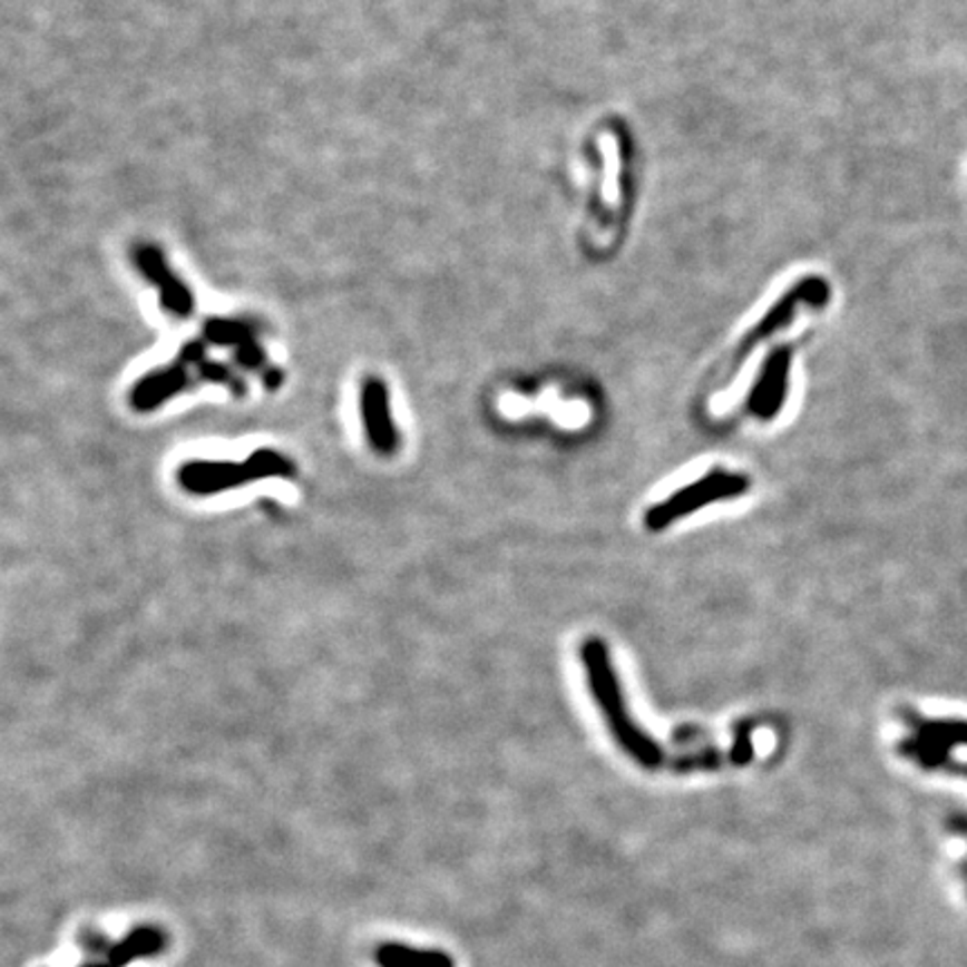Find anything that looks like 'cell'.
Segmentation results:
<instances>
[{"label": "cell", "instance_id": "obj_9", "mask_svg": "<svg viewBox=\"0 0 967 967\" xmlns=\"http://www.w3.org/2000/svg\"><path fill=\"white\" fill-rule=\"evenodd\" d=\"M954 775H960V778H967V764H963V762H958L956 766H954V771H951Z\"/></svg>", "mask_w": 967, "mask_h": 967}, {"label": "cell", "instance_id": "obj_7", "mask_svg": "<svg viewBox=\"0 0 967 967\" xmlns=\"http://www.w3.org/2000/svg\"><path fill=\"white\" fill-rule=\"evenodd\" d=\"M139 265L141 270H146L150 281H155L164 292V303L168 310H173L179 316L191 312V303H193L191 294L184 287H177V281L173 279V274L168 272L159 254H155V250H139Z\"/></svg>", "mask_w": 967, "mask_h": 967}, {"label": "cell", "instance_id": "obj_2", "mask_svg": "<svg viewBox=\"0 0 967 967\" xmlns=\"http://www.w3.org/2000/svg\"><path fill=\"white\" fill-rule=\"evenodd\" d=\"M827 301H829V285H827V281H822L818 276H809V279H802L800 283H795L793 290L787 292L764 314V319L751 332H746L740 339V343L729 354L723 356V361L719 363V368L714 370V374L707 381V392H716L719 388L729 385L738 377V372L742 370V365L746 363V359L760 348V343L764 339H771L778 332L787 330L802 310H807V307L820 310Z\"/></svg>", "mask_w": 967, "mask_h": 967}, {"label": "cell", "instance_id": "obj_6", "mask_svg": "<svg viewBox=\"0 0 967 967\" xmlns=\"http://www.w3.org/2000/svg\"><path fill=\"white\" fill-rule=\"evenodd\" d=\"M379 967H455L450 954L437 949H419L401 942H383L374 951Z\"/></svg>", "mask_w": 967, "mask_h": 967}, {"label": "cell", "instance_id": "obj_8", "mask_svg": "<svg viewBox=\"0 0 967 967\" xmlns=\"http://www.w3.org/2000/svg\"><path fill=\"white\" fill-rule=\"evenodd\" d=\"M365 417H368V426L370 432L374 437V443L383 446L390 441V430H388V406H385V388L379 381L368 383L365 388Z\"/></svg>", "mask_w": 967, "mask_h": 967}, {"label": "cell", "instance_id": "obj_4", "mask_svg": "<svg viewBox=\"0 0 967 967\" xmlns=\"http://www.w3.org/2000/svg\"><path fill=\"white\" fill-rule=\"evenodd\" d=\"M902 719L909 738L898 744L900 755L925 771L951 773L956 766L951 751L967 746V719H934L918 712H907Z\"/></svg>", "mask_w": 967, "mask_h": 967}, {"label": "cell", "instance_id": "obj_1", "mask_svg": "<svg viewBox=\"0 0 967 967\" xmlns=\"http://www.w3.org/2000/svg\"><path fill=\"white\" fill-rule=\"evenodd\" d=\"M583 667L587 674L589 690L594 692L596 705L603 712V719L616 744L629 755L636 764L645 769H661L665 764V751L641 729L629 714V707L623 699L621 683L616 670L612 665V656L600 638H587L580 649Z\"/></svg>", "mask_w": 967, "mask_h": 967}, {"label": "cell", "instance_id": "obj_5", "mask_svg": "<svg viewBox=\"0 0 967 967\" xmlns=\"http://www.w3.org/2000/svg\"><path fill=\"white\" fill-rule=\"evenodd\" d=\"M791 348H778L760 370L746 401H744V414L771 421L778 417L787 401L789 390V370H791Z\"/></svg>", "mask_w": 967, "mask_h": 967}, {"label": "cell", "instance_id": "obj_3", "mask_svg": "<svg viewBox=\"0 0 967 967\" xmlns=\"http://www.w3.org/2000/svg\"><path fill=\"white\" fill-rule=\"evenodd\" d=\"M749 489L751 479L746 475L725 468H712L703 477L687 484V487L674 491L663 502L649 507L643 522L649 531H663L714 502L742 498Z\"/></svg>", "mask_w": 967, "mask_h": 967}]
</instances>
